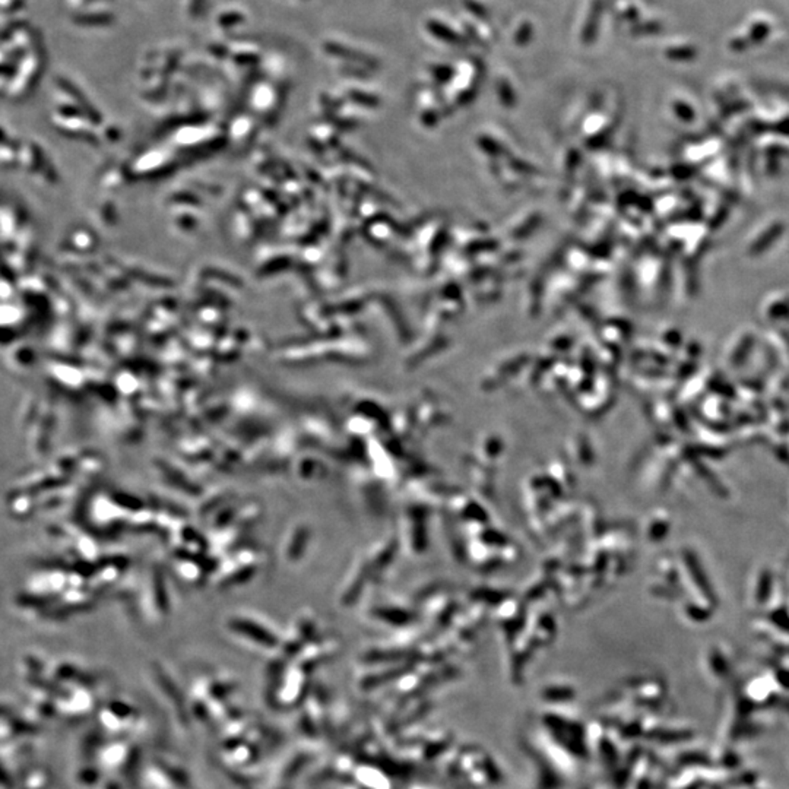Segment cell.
<instances>
[{
  "mask_svg": "<svg viewBox=\"0 0 789 789\" xmlns=\"http://www.w3.org/2000/svg\"><path fill=\"white\" fill-rule=\"evenodd\" d=\"M203 6V0H192V9H191V15L192 16H198V13H200Z\"/></svg>",
  "mask_w": 789,
  "mask_h": 789,
  "instance_id": "2",
  "label": "cell"
},
{
  "mask_svg": "<svg viewBox=\"0 0 789 789\" xmlns=\"http://www.w3.org/2000/svg\"><path fill=\"white\" fill-rule=\"evenodd\" d=\"M242 21H243L242 15H239V13H228V15L221 16L220 24H221L222 27H233V25L239 24V22H242Z\"/></svg>",
  "mask_w": 789,
  "mask_h": 789,
  "instance_id": "1",
  "label": "cell"
}]
</instances>
